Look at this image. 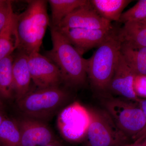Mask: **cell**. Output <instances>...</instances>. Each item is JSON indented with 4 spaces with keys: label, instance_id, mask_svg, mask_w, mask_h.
Listing matches in <instances>:
<instances>
[{
    "label": "cell",
    "instance_id": "obj_12",
    "mask_svg": "<svg viewBox=\"0 0 146 146\" xmlns=\"http://www.w3.org/2000/svg\"><path fill=\"white\" fill-rule=\"evenodd\" d=\"M136 75L129 68L120 52L112 79L110 83L108 93L117 95L126 99L136 101L137 97L133 88Z\"/></svg>",
    "mask_w": 146,
    "mask_h": 146
},
{
    "label": "cell",
    "instance_id": "obj_25",
    "mask_svg": "<svg viewBox=\"0 0 146 146\" xmlns=\"http://www.w3.org/2000/svg\"><path fill=\"white\" fill-rule=\"evenodd\" d=\"M127 146H146V137L141 140H137Z\"/></svg>",
    "mask_w": 146,
    "mask_h": 146
},
{
    "label": "cell",
    "instance_id": "obj_22",
    "mask_svg": "<svg viewBox=\"0 0 146 146\" xmlns=\"http://www.w3.org/2000/svg\"><path fill=\"white\" fill-rule=\"evenodd\" d=\"M13 11L11 1L0 0V32L5 25Z\"/></svg>",
    "mask_w": 146,
    "mask_h": 146
},
{
    "label": "cell",
    "instance_id": "obj_11",
    "mask_svg": "<svg viewBox=\"0 0 146 146\" xmlns=\"http://www.w3.org/2000/svg\"><path fill=\"white\" fill-rule=\"evenodd\" d=\"M113 27L110 29L54 28L60 32L82 55L93 48L98 47L108 36Z\"/></svg>",
    "mask_w": 146,
    "mask_h": 146
},
{
    "label": "cell",
    "instance_id": "obj_8",
    "mask_svg": "<svg viewBox=\"0 0 146 146\" xmlns=\"http://www.w3.org/2000/svg\"><path fill=\"white\" fill-rule=\"evenodd\" d=\"M28 64L32 80L38 88L60 86L63 83L62 76L58 68L39 52L28 56Z\"/></svg>",
    "mask_w": 146,
    "mask_h": 146
},
{
    "label": "cell",
    "instance_id": "obj_14",
    "mask_svg": "<svg viewBox=\"0 0 146 146\" xmlns=\"http://www.w3.org/2000/svg\"><path fill=\"white\" fill-rule=\"evenodd\" d=\"M17 16L18 14L12 11L5 25L0 32V61L13 54L19 47Z\"/></svg>",
    "mask_w": 146,
    "mask_h": 146
},
{
    "label": "cell",
    "instance_id": "obj_27",
    "mask_svg": "<svg viewBox=\"0 0 146 146\" xmlns=\"http://www.w3.org/2000/svg\"><path fill=\"white\" fill-rule=\"evenodd\" d=\"M6 118V117L3 115L1 111H0V127L3 121Z\"/></svg>",
    "mask_w": 146,
    "mask_h": 146
},
{
    "label": "cell",
    "instance_id": "obj_24",
    "mask_svg": "<svg viewBox=\"0 0 146 146\" xmlns=\"http://www.w3.org/2000/svg\"><path fill=\"white\" fill-rule=\"evenodd\" d=\"M136 102L138 103V104L139 105V106H140L141 110H142V111L143 112L146 120V99L140 98H139L138 100L136 101ZM146 125L144 130L141 132L140 136H139L138 139L136 141L141 140V139H143V138H146Z\"/></svg>",
    "mask_w": 146,
    "mask_h": 146
},
{
    "label": "cell",
    "instance_id": "obj_21",
    "mask_svg": "<svg viewBox=\"0 0 146 146\" xmlns=\"http://www.w3.org/2000/svg\"><path fill=\"white\" fill-rule=\"evenodd\" d=\"M146 18V0H139L132 7L123 12L119 22L125 24Z\"/></svg>",
    "mask_w": 146,
    "mask_h": 146
},
{
    "label": "cell",
    "instance_id": "obj_18",
    "mask_svg": "<svg viewBox=\"0 0 146 146\" xmlns=\"http://www.w3.org/2000/svg\"><path fill=\"white\" fill-rule=\"evenodd\" d=\"M123 42L129 44L146 47V18L125 23L119 28Z\"/></svg>",
    "mask_w": 146,
    "mask_h": 146
},
{
    "label": "cell",
    "instance_id": "obj_6",
    "mask_svg": "<svg viewBox=\"0 0 146 146\" xmlns=\"http://www.w3.org/2000/svg\"><path fill=\"white\" fill-rule=\"evenodd\" d=\"M88 109L91 120L85 146H127L131 143L104 109Z\"/></svg>",
    "mask_w": 146,
    "mask_h": 146
},
{
    "label": "cell",
    "instance_id": "obj_28",
    "mask_svg": "<svg viewBox=\"0 0 146 146\" xmlns=\"http://www.w3.org/2000/svg\"><path fill=\"white\" fill-rule=\"evenodd\" d=\"M1 99H2L0 97V111H1L3 109V104Z\"/></svg>",
    "mask_w": 146,
    "mask_h": 146
},
{
    "label": "cell",
    "instance_id": "obj_9",
    "mask_svg": "<svg viewBox=\"0 0 146 146\" xmlns=\"http://www.w3.org/2000/svg\"><path fill=\"white\" fill-rule=\"evenodd\" d=\"M113 27L111 22L100 16L89 1L88 4L76 9L53 28L110 29Z\"/></svg>",
    "mask_w": 146,
    "mask_h": 146
},
{
    "label": "cell",
    "instance_id": "obj_1",
    "mask_svg": "<svg viewBox=\"0 0 146 146\" xmlns=\"http://www.w3.org/2000/svg\"><path fill=\"white\" fill-rule=\"evenodd\" d=\"M123 40L119 28L113 27L104 42L89 59L86 72L91 88L99 96L109 94L108 88L118 58Z\"/></svg>",
    "mask_w": 146,
    "mask_h": 146
},
{
    "label": "cell",
    "instance_id": "obj_29",
    "mask_svg": "<svg viewBox=\"0 0 146 146\" xmlns=\"http://www.w3.org/2000/svg\"><path fill=\"white\" fill-rule=\"evenodd\" d=\"M0 146H1V145H0Z\"/></svg>",
    "mask_w": 146,
    "mask_h": 146
},
{
    "label": "cell",
    "instance_id": "obj_20",
    "mask_svg": "<svg viewBox=\"0 0 146 146\" xmlns=\"http://www.w3.org/2000/svg\"><path fill=\"white\" fill-rule=\"evenodd\" d=\"M0 145L21 146V134L16 120L6 117L0 127Z\"/></svg>",
    "mask_w": 146,
    "mask_h": 146
},
{
    "label": "cell",
    "instance_id": "obj_23",
    "mask_svg": "<svg viewBox=\"0 0 146 146\" xmlns=\"http://www.w3.org/2000/svg\"><path fill=\"white\" fill-rule=\"evenodd\" d=\"M133 88L137 97L146 99V76L136 75L133 81Z\"/></svg>",
    "mask_w": 146,
    "mask_h": 146
},
{
    "label": "cell",
    "instance_id": "obj_26",
    "mask_svg": "<svg viewBox=\"0 0 146 146\" xmlns=\"http://www.w3.org/2000/svg\"><path fill=\"white\" fill-rule=\"evenodd\" d=\"M45 146H64L63 144H62L59 141H58L57 139L53 141L50 143L46 145Z\"/></svg>",
    "mask_w": 146,
    "mask_h": 146
},
{
    "label": "cell",
    "instance_id": "obj_13",
    "mask_svg": "<svg viewBox=\"0 0 146 146\" xmlns=\"http://www.w3.org/2000/svg\"><path fill=\"white\" fill-rule=\"evenodd\" d=\"M28 56L17 50L14 55L13 75L15 97L17 102L24 98L30 90L31 75L28 64Z\"/></svg>",
    "mask_w": 146,
    "mask_h": 146
},
{
    "label": "cell",
    "instance_id": "obj_3",
    "mask_svg": "<svg viewBox=\"0 0 146 146\" xmlns=\"http://www.w3.org/2000/svg\"><path fill=\"white\" fill-rule=\"evenodd\" d=\"M27 6L17 16V29L19 45L18 50L28 56L39 52L50 21L45 0L27 1Z\"/></svg>",
    "mask_w": 146,
    "mask_h": 146
},
{
    "label": "cell",
    "instance_id": "obj_7",
    "mask_svg": "<svg viewBox=\"0 0 146 146\" xmlns=\"http://www.w3.org/2000/svg\"><path fill=\"white\" fill-rule=\"evenodd\" d=\"M91 120L88 108L75 101L58 113L56 123L60 135L65 141L78 143L85 140Z\"/></svg>",
    "mask_w": 146,
    "mask_h": 146
},
{
    "label": "cell",
    "instance_id": "obj_15",
    "mask_svg": "<svg viewBox=\"0 0 146 146\" xmlns=\"http://www.w3.org/2000/svg\"><path fill=\"white\" fill-rule=\"evenodd\" d=\"M120 52L135 75L146 76V47L123 42Z\"/></svg>",
    "mask_w": 146,
    "mask_h": 146
},
{
    "label": "cell",
    "instance_id": "obj_16",
    "mask_svg": "<svg viewBox=\"0 0 146 146\" xmlns=\"http://www.w3.org/2000/svg\"><path fill=\"white\" fill-rule=\"evenodd\" d=\"M90 4L102 18L112 22H119L125 8L131 0H90Z\"/></svg>",
    "mask_w": 146,
    "mask_h": 146
},
{
    "label": "cell",
    "instance_id": "obj_19",
    "mask_svg": "<svg viewBox=\"0 0 146 146\" xmlns=\"http://www.w3.org/2000/svg\"><path fill=\"white\" fill-rule=\"evenodd\" d=\"M14 54L7 56L0 61V97L9 99L15 96L13 75Z\"/></svg>",
    "mask_w": 146,
    "mask_h": 146
},
{
    "label": "cell",
    "instance_id": "obj_5",
    "mask_svg": "<svg viewBox=\"0 0 146 146\" xmlns=\"http://www.w3.org/2000/svg\"><path fill=\"white\" fill-rule=\"evenodd\" d=\"M100 97L103 108L131 143L135 142L146 125V118L138 103L110 94Z\"/></svg>",
    "mask_w": 146,
    "mask_h": 146
},
{
    "label": "cell",
    "instance_id": "obj_17",
    "mask_svg": "<svg viewBox=\"0 0 146 146\" xmlns=\"http://www.w3.org/2000/svg\"><path fill=\"white\" fill-rule=\"evenodd\" d=\"M51 9L50 27H56L63 19L77 9L87 4V0H49Z\"/></svg>",
    "mask_w": 146,
    "mask_h": 146
},
{
    "label": "cell",
    "instance_id": "obj_2",
    "mask_svg": "<svg viewBox=\"0 0 146 146\" xmlns=\"http://www.w3.org/2000/svg\"><path fill=\"white\" fill-rule=\"evenodd\" d=\"M50 28L52 48L45 56L59 69L63 83L70 88L84 86L87 79L86 59L56 29Z\"/></svg>",
    "mask_w": 146,
    "mask_h": 146
},
{
    "label": "cell",
    "instance_id": "obj_10",
    "mask_svg": "<svg viewBox=\"0 0 146 146\" xmlns=\"http://www.w3.org/2000/svg\"><path fill=\"white\" fill-rule=\"evenodd\" d=\"M21 134V146H45L56 140L46 122L24 117L16 119Z\"/></svg>",
    "mask_w": 146,
    "mask_h": 146
},
{
    "label": "cell",
    "instance_id": "obj_4",
    "mask_svg": "<svg viewBox=\"0 0 146 146\" xmlns=\"http://www.w3.org/2000/svg\"><path fill=\"white\" fill-rule=\"evenodd\" d=\"M70 92L60 86L30 91L17 102L23 116L46 122L66 106Z\"/></svg>",
    "mask_w": 146,
    "mask_h": 146
}]
</instances>
